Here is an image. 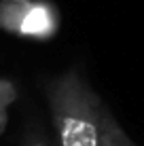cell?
<instances>
[{"instance_id": "cell-1", "label": "cell", "mask_w": 144, "mask_h": 146, "mask_svg": "<svg viewBox=\"0 0 144 146\" xmlns=\"http://www.w3.org/2000/svg\"><path fill=\"white\" fill-rule=\"evenodd\" d=\"M44 93L59 146H98L106 106L89 87L81 68L72 66L49 78Z\"/></svg>"}, {"instance_id": "cell-2", "label": "cell", "mask_w": 144, "mask_h": 146, "mask_svg": "<svg viewBox=\"0 0 144 146\" xmlns=\"http://www.w3.org/2000/svg\"><path fill=\"white\" fill-rule=\"evenodd\" d=\"M62 17L51 0H0V30L21 38L49 40Z\"/></svg>"}, {"instance_id": "cell-3", "label": "cell", "mask_w": 144, "mask_h": 146, "mask_svg": "<svg viewBox=\"0 0 144 146\" xmlns=\"http://www.w3.org/2000/svg\"><path fill=\"white\" fill-rule=\"evenodd\" d=\"M98 146H138L131 142V138L123 131V127L119 125L115 114L108 108H104L102 114V127H100V142Z\"/></svg>"}, {"instance_id": "cell-4", "label": "cell", "mask_w": 144, "mask_h": 146, "mask_svg": "<svg viewBox=\"0 0 144 146\" xmlns=\"http://www.w3.org/2000/svg\"><path fill=\"white\" fill-rule=\"evenodd\" d=\"M15 98V89L11 83H7V80H0V129H2L4 121H7V114H4V110H7V104L11 102Z\"/></svg>"}, {"instance_id": "cell-5", "label": "cell", "mask_w": 144, "mask_h": 146, "mask_svg": "<svg viewBox=\"0 0 144 146\" xmlns=\"http://www.w3.org/2000/svg\"><path fill=\"white\" fill-rule=\"evenodd\" d=\"M26 146H53V144H51L49 138H44V135H40V133H34L32 138L28 140Z\"/></svg>"}]
</instances>
